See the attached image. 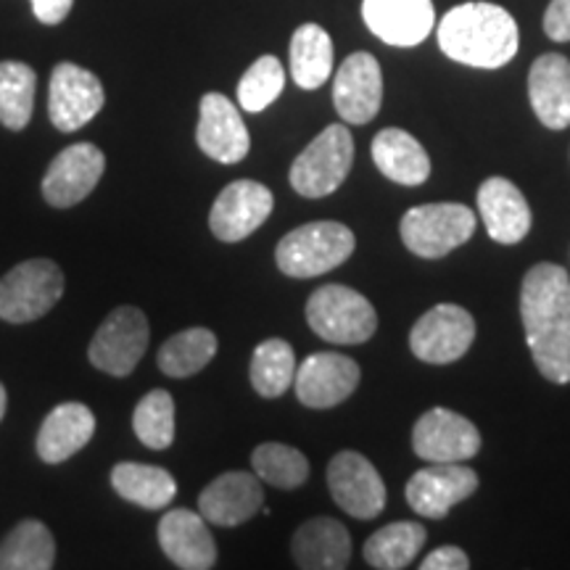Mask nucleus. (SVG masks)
<instances>
[{
    "label": "nucleus",
    "instance_id": "f257e3e1",
    "mask_svg": "<svg viewBox=\"0 0 570 570\" xmlns=\"http://www.w3.org/2000/svg\"><path fill=\"white\" fill-rule=\"evenodd\" d=\"M525 344L550 383H570V275L560 265L531 267L520 288Z\"/></svg>",
    "mask_w": 570,
    "mask_h": 570
},
{
    "label": "nucleus",
    "instance_id": "f03ea898",
    "mask_svg": "<svg viewBox=\"0 0 570 570\" xmlns=\"http://www.w3.org/2000/svg\"><path fill=\"white\" fill-rule=\"evenodd\" d=\"M439 46L452 61L499 69L515 59L520 35L510 11L494 3H462L441 19Z\"/></svg>",
    "mask_w": 570,
    "mask_h": 570
},
{
    "label": "nucleus",
    "instance_id": "7ed1b4c3",
    "mask_svg": "<svg viewBox=\"0 0 570 570\" xmlns=\"http://www.w3.org/2000/svg\"><path fill=\"white\" fill-rule=\"evenodd\" d=\"M354 233L346 225L320 219L283 235L275 262L288 277H317L344 265L354 254Z\"/></svg>",
    "mask_w": 570,
    "mask_h": 570
},
{
    "label": "nucleus",
    "instance_id": "20e7f679",
    "mask_svg": "<svg viewBox=\"0 0 570 570\" xmlns=\"http://www.w3.org/2000/svg\"><path fill=\"white\" fill-rule=\"evenodd\" d=\"M306 323L327 344H365L375 336V306L348 285H323L306 302Z\"/></svg>",
    "mask_w": 570,
    "mask_h": 570
},
{
    "label": "nucleus",
    "instance_id": "39448f33",
    "mask_svg": "<svg viewBox=\"0 0 570 570\" xmlns=\"http://www.w3.org/2000/svg\"><path fill=\"white\" fill-rule=\"evenodd\" d=\"M354 164V138L344 125L317 135L291 167V185L304 198H325L344 185Z\"/></svg>",
    "mask_w": 570,
    "mask_h": 570
},
{
    "label": "nucleus",
    "instance_id": "423d86ee",
    "mask_svg": "<svg viewBox=\"0 0 570 570\" xmlns=\"http://www.w3.org/2000/svg\"><path fill=\"white\" fill-rule=\"evenodd\" d=\"M63 296V273L51 259H27L0 277V320L24 325L46 317Z\"/></svg>",
    "mask_w": 570,
    "mask_h": 570
},
{
    "label": "nucleus",
    "instance_id": "0eeeda50",
    "mask_svg": "<svg viewBox=\"0 0 570 570\" xmlns=\"http://www.w3.org/2000/svg\"><path fill=\"white\" fill-rule=\"evenodd\" d=\"M404 246L423 259H441L475 233V214L462 204L415 206L399 223Z\"/></svg>",
    "mask_w": 570,
    "mask_h": 570
},
{
    "label": "nucleus",
    "instance_id": "6e6552de",
    "mask_svg": "<svg viewBox=\"0 0 570 570\" xmlns=\"http://www.w3.org/2000/svg\"><path fill=\"white\" fill-rule=\"evenodd\" d=\"M148 336H151L148 333V317L142 315L138 306H117L92 336L88 360L92 362V367L104 370V373L127 377L146 354Z\"/></svg>",
    "mask_w": 570,
    "mask_h": 570
},
{
    "label": "nucleus",
    "instance_id": "1a4fd4ad",
    "mask_svg": "<svg viewBox=\"0 0 570 570\" xmlns=\"http://www.w3.org/2000/svg\"><path fill=\"white\" fill-rule=\"evenodd\" d=\"M475 338V320L458 304H439L417 320L410 348L428 365H449L468 354Z\"/></svg>",
    "mask_w": 570,
    "mask_h": 570
},
{
    "label": "nucleus",
    "instance_id": "9d476101",
    "mask_svg": "<svg viewBox=\"0 0 570 570\" xmlns=\"http://www.w3.org/2000/svg\"><path fill=\"white\" fill-rule=\"evenodd\" d=\"M333 502L352 518L373 520L386 508V487L373 462L360 452H338L327 465Z\"/></svg>",
    "mask_w": 570,
    "mask_h": 570
},
{
    "label": "nucleus",
    "instance_id": "9b49d317",
    "mask_svg": "<svg viewBox=\"0 0 570 570\" xmlns=\"http://www.w3.org/2000/svg\"><path fill=\"white\" fill-rule=\"evenodd\" d=\"M104 85L88 69L63 61L53 69L51 90H48V114L56 130L75 132L92 122L104 109Z\"/></svg>",
    "mask_w": 570,
    "mask_h": 570
},
{
    "label": "nucleus",
    "instance_id": "f8f14e48",
    "mask_svg": "<svg viewBox=\"0 0 570 570\" xmlns=\"http://www.w3.org/2000/svg\"><path fill=\"white\" fill-rule=\"evenodd\" d=\"M360 365L346 354L320 352L296 367V396L309 410H331L346 402L360 386Z\"/></svg>",
    "mask_w": 570,
    "mask_h": 570
},
{
    "label": "nucleus",
    "instance_id": "ddd939ff",
    "mask_svg": "<svg viewBox=\"0 0 570 570\" xmlns=\"http://www.w3.org/2000/svg\"><path fill=\"white\" fill-rule=\"evenodd\" d=\"M275 196L267 185L256 180H235L227 185L212 206L209 227L223 244H238L259 230L273 214Z\"/></svg>",
    "mask_w": 570,
    "mask_h": 570
},
{
    "label": "nucleus",
    "instance_id": "4468645a",
    "mask_svg": "<svg viewBox=\"0 0 570 570\" xmlns=\"http://www.w3.org/2000/svg\"><path fill=\"white\" fill-rule=\"evenodd\" d=\"M106 173V156L92 142H75L63 148L42 177V196L56 209H69L96 190Z\"/></svg>",
    "mask_w": 570,
    "mask_h": 570
},
{
    "label": "nucleus",
    "instance_id": "2eb2a0df",
    "mask_svg": "<svg viewBox=\"0 0 570 570\" xmlns=\"http://www.w3.org/2000/svg\"><path fill=\"white\" fill-rule=\"evenodd\" d=\"M412 449L428 462H465L481 452V433L468 417L436 407L415 423Z\"/></svg>",
    "mask_w": 570,
    "mask_h": 570
},
{
    "label": "nucleus",
    "instance_id": "dca6fc26",
    "mask_svg": "<svg viewBox=\"0 0 570 570\" xmlns=\"http://www.w3.org/2000/svg\"><path fill=\"white\" fill-rule=\"evenodd\" d=\"M479 489V473L462 462H433L417 470L407 483L410 508L423 518H446L454 504L465 502Z\"/></svg>",
    "mask_w": 570,
    "mask_h": 570
},
{
    "label": "nucleus",
    "instance_id": "f3484780",
    "mask_svg": "<svg viewBox=\"0 0 570 570\" xmlns=\"http://www.w3.org/2000/svg\"><path fill=\"white\" fill-rule=\"evenodd\" d=\"M383 71L373 53H352L341 63L333 82V106L348 125H367L381 111Z\"/></svg>",
    "mask_w": 570,
    "mask_h": 570
},
{
    "label": "nucleus",
    "instance_id": "a211bd4d",
    "mask_svg": "<svg viewBox=\"0 0 570 570\" xmlns=\"http://www.w3.org/2000/svg\"><path fill=\"white\" fill-rule=\"evenodd\" d=\"M196 140L198 148L219 164H238L252 148L244 117L223 92H206L202 98Z\"/></svg>",
    "mask_w": 570,
    "mask_h": 570
},
{
    "label": "nucleus",
    "instance_id": "6ab92c4d",
    "mask_svg": "<svg viewBox=\"0 0 570 570\" xmlns=\"http://www.w3.org/2000/svg\"><path fill=\"white\" fill-rule=\"evenodd\" d=\"M362 19L377 40L394 48L420 46L436 24L431 0H365Z\"/></svg>",
    "mask_w": 570,
    "mask_h": 570
},
{
    "label": "nucleus",
    "instance_id": "aec40b11",
    "mask_svg": "<svg viewBox=\"0 0 570 570\" xmlns=\"http://www.w3.org/2000/svg\"><path fill=\"white\" fill-rule=\"evenodd\" d=\"M265 504V491H262L259 475L244 473V470H230L214 479L198 497V512L214 525L233 529V525L246 523Z\"/></svg>",
    "mask_w": 570,
    "mask_h": 570
},
{
    "label": "nucleus",
    "instance_id": "412c9836",
    "mask_svg": "<svg viewBox=\"0 0 570 570\" xmlns=\"http://www.w3.org/2000/svg\"><path fill=\"white\" fill-rule=\"evenodd\" d=\"M159 544L183 570H209L217 562V544L202 512L169 510L159 520Z\"/></svg>",
    "mask_w": 570,
    "mask_h": 570
},
{
    "label": "nucleus",
    "instance_id": "4be33fe9",
    "mask_svg": "<svg viewBox=\"0 0 570 570\" xmlns=\"http://www.w3.org/2000/svg\"><path fill=\"white\" fill-rule=\"evenodd\" d=\"M479 212L487 233L497 244H520L531 230V209L515 183L489 177L479 188Z\"/></svg>",
    "mask_w": 570,
    "mask_h": 570
},
{
    "label": "nucleus",
    "instance_id": "5701e85b",
    "mask_svg": "<svg viewBox=\"0 0 570 570\" xmlns=\"http://www.w3.org/2000/svg\"><path fill=\"white\" fill-rule=\"evenodd\" d=\"M529 98L539 122L550 130L570 125V61L560 53H544L533 61Z\"/></svg>",
    "mask_w": 570,
    "mask_h": 570
},
{
    "label": "nucleus",
    "instance_id": "b1692460",
    "mask_svg": "<svg viewBox=\"0 0 570 570\" xmlns=\"http://www.w3.org/2000/svg\"><path fill=\"white\" fill-rule=\"evenodd\" d=\"M294 562L304 570H341L352 560V537L333 518H312L298 525L291 541Z\"/></svg>",
    "mask_w": 570,
    "mask_h": 570
},
{
    "label": "nucleus",
    "instance_id": "393cba45",
    "mask_svg": "<svg viewBox=\"0 0 570 570\" xmlns=\"http://www.w3.org/2000/svg\"><path fill=\"white\" fill-rule=\"evenodd\" d=\"M96 433V415L80 402H67L48 412L38 433V454L48 465L75 458L90 444Z\"/></svg>",
    "mask_w": 570,
    "mask_h": 570
},
{
    "label": "nucleus",
    "instance_id": "a878e982",
    "mask_svg": "<svg viewBox=\"0 0 570 570\" xmlns=\"http://www.w3.org/2000/svg\"><path fill=\"white\" fill-rule=\"evenodd\" d=\"M373 161L389 180L399 185H423L431 175L425 148L410 132L389 127L373 138Z\"/></svg>",
    "mask_w": 570,
    "mask_h": 570
},
{
    "label": "nucleus",
    "instance_id": "bb28decb",
    "mask_svg": "<svg viewBox=\"0 0 570 570\" xmlns=\"http://www.w3.org/2000/svg\"><path fill=\"white\" fill-rule=\"evenodd\" d=\"M111 487L127 502L142 510H164L177 497L173 473L146 462H119L111 470Z\"/></svg>",
    "mask_w": 570,
    "mask_h": 570
},
{
    "label": "nucleus",
    "instance_id": "cd10ccee",
    "mask_svg": "<svg viewBox=\"0 0 570 570\" xmlns=\"http://www.w3.org/2000/svg\"><path fill=\"white\" fill-rule=\"evenodd\" d=\"M291 75L302 90H317L333 75V40L320 24H302L291 38Z\"/></svg>",
    "mask_w": 570,
    "mask_h": 570
},
{
    "label": "nucleus",
    "instance_id": "c85d7f7f",
    "mask_svg": "<svg viewBox=\"0 0 570 570\" xmlns=\"http://www.w3.org/2000/svg\"><path fill=\"white\" fill-rule=\"evenodd\" d=\"M56 562V539L40 520L27 518L13 525L0 544V570H48Z\"/></svg>",
    "mask_w": 570,
    "mask_h": 570
},
{
    "label": "nucleus",
    "instance_id": "c756f323",
    "mask_svg": "<svg viewBox=\"0 0 570 570\" xmlns=\"http://www.w3.org/2000/svg\"><path fill=\"white\" fill-rule=\"evenodd\" d=\"M428 533L420 523H391L375 531L365 544V560L377 570L410 568L423 550Z\"/></svg>",
    "mask_w": 570,
    "mask_h": 570
},
{
    "label": "nucleus",
    "instance_id": "7c9ffc66",
    "mask_svg": "<svg viewBox=\"0 0 570 570\" xmlns=\"http://www.w3.org/2000/svg\"><path fill=\"white\" fill-rule=\"evenodd\" d=\"M217 354V336L206 327H188L164 341L159 348V370L169 377H190L209 365Z\"/></svg>",
    "mask_w": 570,
    "mask_h": 570
},
{
    "label": "nucleus",
    "instance_id": "2f4dec72",
    "mask_svg": "<svg viewBox=\"0 0 570 570\" xmlns=\"http://www.w3.org/2000/svg\"><path fill=\"white\" fill-rule=\"evenodd\" d=\"M296 356L288 341L267 338L254 348L252 386L259 396L277 399L294 386Z\"/></svg>",
    "mask_w": 570,
    "mask_h": 570
},
{
    "label": "nucleus",
    "instance_id": "473e14b6",
    "mask_svg": "<svg viewBox=\"0 0 570 570\" xmlns=\"http://www.w3.org/2000/svg\"><path fill=\"white\" fill-rule=\"evenodd\" d=\"M38 75L21 61H0V125L24 130L32 119Z\"/></svg>",
    "mask_w": 570,
    "mask_h": 570
},
{
    "label": "nucleus",
    "instance_id": "72a5a7b5",
    "mask_svg": "<svg viewBox=\"0 0 570 570\" xmlns=\"http://www.w3.org/2000/svg\"><path fill=\"white\" fill-rule=\"evenodd\" d=\"M132 431L154 452H164L175 441V399L169 391L154 389L140 399L132 412Z\"/></svg>",
    "mask_w": 570,
    "mask_h": 570
},
{
    "label": "nucleus",
    "instance_id": "f704fd0d",
    "mask_svg": "<svg viewBox=\"0 0 570 570\" xmlns=\"http://www.w3.org/2000/svg\"><path fill=\"white\" fill-rule=\"evenodd\" d=\"M252 465L254 473L259 475V481H265L275 489H298L309 479V462H306L304 454L294 446L275 444V441L254 449Z\"/></svg>",
    "mask_w": 570,
    "mask_h": 570
},
{
    "label": "nucleus",
    "instance_id": "c9c22d12",
    "mask_svg": "<svg viewBox=\"0 0 570 570\" xmlns=\"http://www.w3.org/2000/svg\"><path fill=\"white\" fill-rule=\"evenodd\" d=\"M285 88V71L283 63L275 56H262L238 82V104L244 111L259 114L265 111L269 104L277 101Z\"/></svg>",
    "mask_w": 570,
    "mask_h": 570
},
{
    "label": "nucleus",
    "instance_id": "e433bc0d",
    "mask_svg": "<svg viewBox=\"0 0 570 570\" xmlns=\"http://www.w3.org/2000/svg\"><path fill=\"white\" fill-rule=\"evenodd\" d=\"M544 32L554 42L570 40V0H552L544 13Z\"/></svg>",
    "mask_w": 570,
    "mask_h": 570
},
{
    "label": "nucleus",
    "instance_id": "4c0bfd02",
    "mask_svg": "<svg viewBox=\"0 0 570 570\" xmlns=\"http://www.w3.org/2000/svg\"><path fill=\"white\" fill-rule=\"evenodd\" d=\"M423 570H468L470 560L460 547H439L428 558L420 562Z\"/></svg>",
    "mask_w": 570,
    "mask_h": 570
},
{
    "label": "nucleus",
    "instance_id": "58836bf2",
    "mask_svg": "<svg viewBox=\"0 0 570 570\" xmlns=\"http://www.w3.org/2000/svg\"><path fill=\"white\" fill-rule=\"evenodd\" d=\"M71 6H75V0H32V13L42 24L56 27L69 17Z\"/></svg>",
    "mask_w": 570,
    "mask_h": 570
},
{
    "label": "nucleus",
    "instance_id": "ea45409f",
    "mask_svg": "<svg viewBox=\"0 0 570 570\" xmlns=\"http://www.w3.org/2000/svg\"><path fill=\"white\" fill-rule=\"evenodd\" d=\"M6 404H9V396H6L3 383H0V420H3V415H6Z\"/></svg>",
    "mask_w": 570,
    "mask_h": 570
}]
</instances>
